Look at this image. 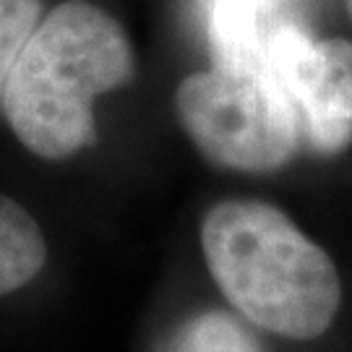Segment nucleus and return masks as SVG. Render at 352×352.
<instances>
[{"mask_svg":"<svg viewBox=\"0 0 352 352\" xmlns=\"http://www.w3.org/2000/svg\"><path fill=\"white\" fill-rule=\"evenodd\" d=\"M264 74L287 91L314 146L337 151L352 139V42L314 39L289 24L272 42Z\"/></svg>","mask_w":352,"mask_h":352,"instance_id":"obj_4","label":"nucleus"},{"mask_svg":"<svg viewBox=\"0 0 352 352\" xmlns=\"http://www.w3.org/2000/svg\"><path fill=\"white\" fill-rule=\"evenodd\" d=\"M45 264V238L21 204L0 196V295L24 287Z\"/></svg>","mask_w":352,"mask_h":352,"instance_id":"obj_6","label":"nucleus"},{"mask_svg":"<svg viewBox=\"0 0 352 352\" xmlns=\"http://www.w3.org/2000/svg\"><path fill=\"white\" fill-rule=\"evenodd\" d=\"M344 6H347V13H350V21H352V0H344Z\"/></svg>","mask_w":352,"mask_h":352,"instance_id":"obj_9","label":"nucleus"},{"mask_svg":"<svg viewBox=\"0 0 352 352\" xmlns=\"http://www.w3.org/2000/svg\"><path fill=\"white\" fill-rule=\"evenodd\" d=\"M214 65L264 74L277 34L298 21V0H201Z\"/></svg>","mask_w":352,"mask_h":352,"instance_id":"obj_5","label":"nucleus"},{"mask_svg":"<svg viewBox=\"0 0 352 352\" xmlns=\"http://www.w3.org/2000/svg\"><path fill=\"white\" fill-rule=\"evenodd\" d=\"M180 126L206 160L235 173H272L302 139L298 107L272 76L214 65L175 91Z\"/></svg>","mask_w":352,"mask_h":352,"instance_id":"obj_3","label":"nucleus"},{"mask_svg":"<svg viewBox=\"0 0 352 352\" xmlns=\"http://www.w3.org/2000/svg\"><path fill=\"white\" fill-rule=\"evenodd\" d=\"M201 245L214 282L256 327L305 342L337 318V266L277 206L217 204L204 219Z\"/></svg>","mask_w":352,"mask_h":352,"instance_id":"obj_2","label":"nucleus"},{"mask_svg":"<svg viewBox=\"0 0 352 352\" xmlns=\"http://www.w3.org/2000/svg\"><path fill=\"white\" fill-rule=\"evenodd\" d=\"M164 352H261V347L230 316L201 314L177 331Z\"/></svg>","mask_w":352,"mask_h":352,"instance_id":"obj_7","label":"nucleus"},{"mask_svg":"<svg viewBox=\"0 0 352 352\" xmlns=\"http://www.w3.org/2000/svg\"><path fill=\"white\" fill-rule=\"evenodd\" d=\"M131 76L133 52L123 26L87 0H68L26 42L3 110L32 154L65 160L94 141V97Z\"/></svg>","mask_w":352,"mask_h":352,"instance_id":"obj_1","label":"nucleus"},{"mask_svg":"<svg viewBox=\"0 0 352 352\" xmlns=\"http://www.w3.org/2000/svg\"><path fill=\"white\" fill-rule=\"evenodd\" d=\"M39 0H0V107L26 42L39 26Z\"/></svg>","mask_w":352,"mask_h":352,"instance_id":"obj_8","label":"nucleus"}]
</instances>
